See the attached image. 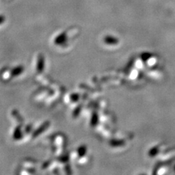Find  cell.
Wrapping results in <instances>:
<instances>
[{"mask_svg":"<svg viewBox=\"0 0 175 175\" xmlns=\"http://www.w3.org/2000/svg\"><path fill=\"white\" fill-rule=\"evenodd\" d=\"M24 67L23 66L19 65L18 67H15L14 69H12V71H11V76L13 77V78H15V77L19 76L20 74H22V72H23Z\"/></svg>","mask_w":175,"mask_h":175,"instance_id":"1","label":"cell"},{"mask_svg":"<svg viewBox=\"0 0 175 175\" xmlns=\"http://www.w3.org/2000/svg\"><path fill=\"white\" fill-rule=\"evenodd\" d=\"M4 17H2V16H0V24L4 22Z\"/></svg>","mask_w":175,"mask_h":175,"instance_id":"5","label":"cell"},{"mask_svg":"<svg viewBox=\"0 0 175 175\" xmlns=\"http://www.w3.org/2000/svg\"><path fill=\"white\" fill-rule=\"evenodd\" d=\"M22 137H23V134H22L21 126H17L15 129L14 132H13V139L15 140H19L21 139Z\"/></svg>","mask_w":175,"mask_h":175,"instance_id":"2","label":"cell"},{"mask_svg":"<svg viewBox=\"0 0 175 175\" xmlns=\"http://www.w3.org/2000/svg\"><path fill=\"white\" fill-rule=\"evenodd\" d=\"M45 128V124H44L42 126V127H39V128L37 129V130H36L34 131V133H33V137H37V136H38L39 133H40V132H42V131H43V130Z\"/></svg>","mask_w":175,"mask_h":175,"instance_id":"4","label":"cell"},{"mask_svg":"<svg viewBox=\"0 0 175 175\" xmlns=\"http://www.w3.org/2000/svg\"><path fill=\"white\" fill-rule=\"evenodd\" d=\"M44 68V59L42 56L39 58L38 63H37V71L39 72H42Z\"/></svg>","mask_w":175,"mask_h":175,"instance_id":"3","label":"cell"}]
</instances>
